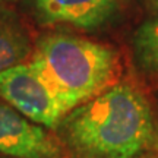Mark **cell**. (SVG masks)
I'll list each match as a JSON object with an SVG mask.
<instances>
[{
    "instance_id": "6da1fadb",
    "label": "cell",
    "mask_w": 158,
    "mask_h": 158,
    "mask_svg": "<svg viewBox=\"0 0 158 158\" xmlns=\"http://www.w3.org/2000/svg\"><path fill=\"white\" fill-rule=\"evenodd\" d=\"M57 129L73 158H135L157 141L147 97L126 82L69 111Z\"/></svg>"
},
{
    "instance_id": "7a4b0ae2",
    "label": "cell",
    "mask_w": 158,
    "mask_h": 158,
    "mask_svg": "<svg viewBox=\"0 0 158 158\" xmlns=\"http://www.w3.org/2000/svg\"><path fill=\"white\" fill-rule=\"evenodd\" d=\"M29 63L66 113L117 84L120 75L114 48L64 32L41 37Z\"/></svg>"
},
{
    "instance_id": "3957f363",
    "label": "cell",
    "mask_w": 158,
    "mask_h": 158,
    "mask_svg": "<svg viewBox=\"0 0 158 158\" xmlns=\"http://www.w3.org/2000/svg\"><path fill=\"white\" fill-rule=\"evenodd\" d=\"M0 101L48 129H57L68 114L29 62L0 72Z\"/></svg>"
},
{
    "instance_id": "277c9868",
    "label": "cell",
    "mask_w": 158,
    "mask_h": 158,
    "mask_svg": "<svg viewBox=\"0 0 158 158\" xmlns=\"http://www.w3.org/2000/svg\"><path fill=\"white\" fill-rule=\"evenodd\" d=\"M41 25H69L95 31L114 18L120 0H25Z\"/></svg>"
},
{
    "instance_id": "5b68a950",
    "label": "cell",
    "mask_w": 158,
    "mask_h": 158,
    "mask_svg": "<svg viewBox=\"0 0 158 158\" xmlns=\"http://www.w3.org/2000/svg\"><path fill=\"white\" fill-rule=\"evenodd\" d=\"M0 154L13 158H60L62 149L43 126L0 101Z\"/></svg>"
},
{
    "instance_id": "8992f818",
    "label": "cell",
    "mask_w": 158,
    "mask_h": 158,
    "mask_svg": "<svg viewBox=\"0 0 158 158\" xmlns=\"http://www.w3.org/2000/svg\"><path fill=\"white\" fill-rule=\"evenodd\" d=\"M31 54L32 43L22 21L0 5V72L23 63Z\"/></svg>"
},
{
    "instance_id": "52a82bcc",
    "label": "cell",
    "mask_w": 158,
    "mask_h": 158,
    "mask_svg": "<svg viewBox=\"0 0 158 158\" xmlns=\"http://www.w3.org/2000/svg\"><path fill=\"white\" fill-rule=\"evenodd\" d=\"M133 56L142 70L158 75V16L147 19L135 31Z\"/></svg>"
},
{
    "instance_id": "ba28073f",
    "label": "cell",
    "mask_w": 158,
    "mask_h": 158,
    "mask_svg": "<svg viewBox=\"0 0 158 158\" xmlns=\"http://www.w3.org/2000/svg\"><path fill=\"white\" fill-rule=\"evenodd\" d=\"M148 2H149V3H151V6H152L154 9L158 12V0H148Z\"/></svg>"
},
{
    "instance_id": "9c48e42d",
    "label": "cell",
    "mask_w": 158,
    "mask_h": 158,
    "mask_svg": "<svg viewBox=\"0 0 158 158\" xmlns=\"http://www.w3.org/2000/svg\"><path fill=\"white\" fill-rule=\"evenodd\" d=\"M9 2H13V0H0V5H5V3H9Z\"/></svg>"
},
{
    "instance_id": "30bf717a",
    "label": "cell",
    "mask_w": 158,
    "mask_h": 158,
    "mask_svg": "<svg viewBox=\"0 0 158 158\" xmlns=\"http://www.w3.org/2000/svg\"><path fill=\"white\" fill-rule=\"evenodd\" d=\"M157 141H158V124H157Z\"/></svg>"
}]
</instances>
